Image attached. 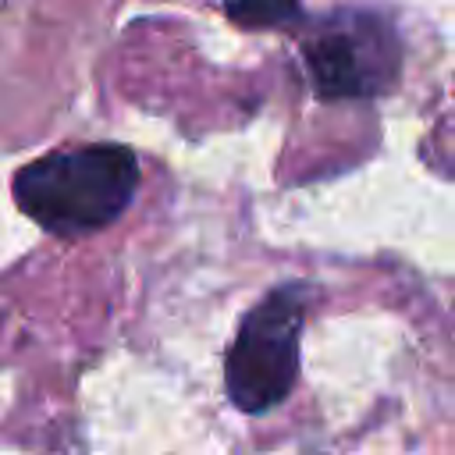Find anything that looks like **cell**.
<instances>
[{
	"mask_svg": "<svg viewBox=\"0 0 455 455\" xmlns=\"http://www.w3.org/2000/svg\"><path fill=\"white\" fill-rule=\"evenodd\" d=\"M309 288L291 281L270 288L242 320L224 355V391L238 412L277 409L299 380V338Z\"/></svg>",
	"mask_w": 455,
	"mask_h": 455,
	"instance_id": "cell-2",
	"label": "cell"
},
{
	"mask_svg": "<svg viewBox=\"0 0 455 455\" xmlns=\"http://www.w3.org/2000/svg\"><path fill=\"white\" fill-rule=\"evenodd\" d=\"M302 64L320 100H366L402 75V43L377 11H334L302 39Z\"/></svg>",
	"mask_w": 455,
	"mask_h": 455,
	"instance_id": "cell-3",
	"label": "cell"
},
{
	"mask_svg": "<svg viewBox=\"0 0 455 455\" xmlns=\"http://www.w3.org/2000/svg\"><path fill=\"white\" fill-rule=\"evenodd\" d=\"M135 188L139 160L117 142L53 149L18 167L11 181L18 210L57 238L103 231L128 210Z\"/></svg>",
	"mask_w": 455,
	"mask_h": 455,
	"instance_id": "cell-1",
	"label": "cell"
},
{
	"mask_svg": "<svg viewBox=\"0 0 455 455\" xmlns=\"http://www.w3.org/2000/svg\"><path fill=\"white\" fill-rule=\"evenodd\" d=\"M224 14L242 28H288L302 18L299 0H228Z\"/></svg>",
	"mask_w": 455,
	"mask_h": 455,
	"instance_id": "cell-4",
	"label": "cell"
}]
</instances>
